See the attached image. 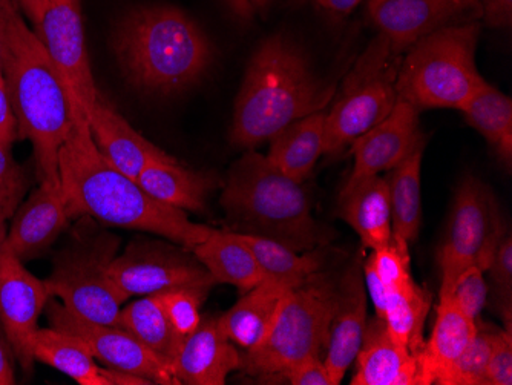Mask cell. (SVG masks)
Instances as JSON below:
<instances>
[{"label": "cell", "mask_w": 512, "mask_h": 385, "mask_svg": "<svg viewBox=\"0 0 512 385\" xmlns=\"http://www.w3.org/2000/svg\"><path fill=\"white\" fill-rule=\"evenodd\" d=\"M493 281L497 307L505 320L506 330H511L512 297V237L506 232L494 254L490 267L486 270Z\"/></svg>", "instance_id": "74e56055"}, {"label": "cell", "mask_w": 512, "mask_h": 385, "mask_svg": "<svg viewBox=\"0 0 512 385\" xmlns=\"http://www.w3.org/2000/svg\"><path fill=\"white\" fill-rule=\"evenodd\" d=\"M486 385H512V333L496 329L486 369Z\"/></svg>", "instance_id": "f35d334b"}, {"label": "cell", "mask_w": 512, "mask_h": 385, "mask_svg": "<svg viewBox=\"0 0 512 385\" xmlns=\"http://www.w3.org/2000/svg\"><path fill=\"white\" fill-rule=\"evenodd\" d=\"M235 234L249 247L267 277L301 284L310 275L316 274L321 267V257L318 252H296L292 247L272 238L243 234V232H235Z\"/></svg>", "instance_id": "d6a6232c"}, {"label": "cell", "mask_w": 512, "mask_h": 385, "mask_svg": "<svg viewBox=\"0 0 512 385\" xmlns=\"http://www.w3.org/2000/svg\"><path fill=\"white\" fill-rule=\"evenodd\" d=\"M402 56L379 33L345 77L341 93L325 112L324 152L341 154L358 137L381 123L398 103L396 79Z\"/></svg>", "instance_id": "ba28073f"}, {"label": "cell", "mask_w": 512, "mask_h": 385, "mask_svg": "<svg viewBox=\"0 0 512 385\" xmlns=\"http://www.w3.org/2000/svg\"><path fill=\"white\" fill-rule=\"evenodd\" d=\"M488 298L485 272L479 267H468L456 278L448 292L439 295V300H448L465 313L471 320L477 321L480 313L485 309Z\"/></svg>", "instance_id": "d590c367"}, {"label": "cell", "mask_w": 512, "mask_h": 385, "mask_svg": "<svg viewBox=\"0 0 512 385\" xmlns=\"http://www.w3.org/2000/svg\"><path fill=\"white\" fill-rule=\"evenodd\" d=\"M59 177L73 218L88 215L112 228L160 235L186 251L215 232L192 223L186 212L155 200L112 166L92 140L85 109L79 105H73V123L59 151Z\"/></svg>", "instance_id": "6da1fadb"}, {"label": "cell", "mask_w": 512, "mask_h": 385, "mask_svg": "<svg viewBox=\"0 0 512 385\" xmlns=\"http://www.w3.org/2000/svg\"><path fill=\"white\" fill-rule=\"evenodd\" d=\"M191 252L215 283L230 284L241 293L266 280V272L235 232L215 229L214 234L192 247Z\"/></svg>", "instance_id": "4316f807"}, {"label": "cell", "mask_w": 512, "mask_h": 385, "mask_svg": "<svg viewBox=\"0 0 512 385\" xmlns=\"http://www.w3.org/2000/svg\"><path fill=\"white\" fill-rule=\"evenodd\" d=\"M34 359L59 370L80 385H149V379L122 370L103 369L79 336L39 329L34 336Z\"/></svg>", "instance_id": "44dd1931"}, {"label": "cell", "mask_w": 512, "mask_h": 385, "mask_svg": "<svg viewBox=\"0 0 512 385\" xmlns=\"http://www.w3.org/2000/svg\"><path fill=\"white\" fill-rule=\"evenodd\" d=\"M336 295L338 284L318 272L287 292L264 338L241 356L240 370L270 381L304 359L324 358Z\"/></svg>", "instance_id": "52a82bcc"}, {"label": "cell", "mask_w": 512, "mask_h": 385, "mask_svg": "<svg viewBox=\"0 0 512 385\" xmlns=\"http://www.w3.org/2000/svg\"><path fill=\"white\" fill-rule=\"evenodd\" d=\"M281 379L292 385H333L324 358H309L287 370Z\"/></svg>", "instance_id": "ab89813d"}, {"label": "cell", "mask_w": 512, "mask_h": 385, "mask_svg": "<svg viewBox=\"0 0 512 385\" xmlns=\"http://www.w3.org/2000/svg\"><path fill=\"white\" fill-rule=\"evenodd\" d=\"M505 224L490 186L474 175H465L454 194L447 234L439 249L440 293L448 292L468 267L488 270Z\"/></svg>", "instance_id": "30bf717a"}, {"label": "cell", "mask_w": 512, "mask_h": 385, "mask_svg": "<svg viewBox=\"0 0 512 385\" xmlns=\"http://www.w3.org/2000/svg\"><path fill=\"white\" fill-rule=\"evenodd\" d=\"M48 318L54 329L79 336L92 356L109 369L142 376L152 384H177L168 364L128 330L83 320L56 301H51L48 307Z\"/></svg>", "instance_id": "4fadbf2b"}, {"label": "cell", "mask_w": 512, "mask_h": 385, "mask_svg": "<svg viewBox=\"0 0 512 385\" xmlns=\"http://www.w3.org/2000/svg\"><path fill=\"white\" fill-rule=\"evenodd\" d=\"M211 289L207 286H181L158 292L163 309L181 338H188L200 326L203 318L200 309Z\"/></svg>", "instance_id": "e575fe53"}, {"label": "cell", "mask_w": 512, "mask_h": 385, "mask_svg": "<svg viewBox=\"0 0 512 385\" xmlns=\"http://www.w3.org/2000/svg\"><path fill=\"white\" fill-rule=\"evenodd\" d=\"M296 286L299 284L292 281L266 277L258 286L243 293L238 303L218 318V326L235 346L252 349L266 335L287 292Z\"/></svg>", "instance_id": "cb8c5ba5"}, {"label": "cell", "mask_w": 512, "mask_h": 385, "mask_svg": "<svg viewBox=\"0 0 512 385\" xmlns=\"http://www.w3.org/2000/svg\"><path fill=\"white\" fill-rule=\"evenodd\" d=\"M117 327L128 330L140 343L145 344L171 369L172 362L184 339L175 332L166 315L160 295H146L129 306L122 307Z\"/></svg>", "instance_id": "4dcf8cb0"}, {"label": "cell", "mask_w": 512, "mask_h": 385, "mask_svg": "<svg viewBox=\"0 0 512 385\" xmlns=\"http://www.w3.org/2000/svg\"><path fill=\"white\" fill-rule=\"evenodd\" d=\"M316 2H318L319 7L330 11V13L347 16L361 4L362 0H316Z\"/></svg>", "instance_id": "f6af8a7d"}, {"label": "cell", "mask_w": 512, "mask_h": 385, "mask_svg": "<svg viewBox=\"0 0 512 385\" xmlns=\"http://www.w3.org/2000/svg\"><path fill=\"white\" fill-rule=\"evenodd\" d=\"M338 214L371 251H378L393 240L388 181L381 175L367 178L355 188L341 192Z\"/></svg>", "instance_id": "d4e9b609"}, {"label": "cell", "mask_w": 512, "mask_h": 385, "mask_svg": "<svg viewBox=\"0 0 512 385\" xmlns=\"http://www.w3.org/2000/svg\"><path fill=\"white\" fill-rule=\"evenodd\" d=\"M476 332V321L460 312L451 301L439 300L433 332L417 356L419 385L437 384L440 376L470 346Z\"/></svg>", "instance_id": "484cf974"}, {"label": "cell", "mask_w": 512, "mask_h": 385, "mask_svg": "<svg viewBox=\"0 0 512 385\" xmlns=\"http://www.w3.org/2000/svg\"><path fill=\"white\" fill-rule=\"evenodd\" d=\"M5 237H7V231H5V224L0 223V247L4 244Z\"/></svg>", "instance_id": "681fc988"}, {"label": "cell", "mask_w": 512, "mask_h": 385, "mask_svg": "<svg viewBox=\"0 0 512 385\" xmlns=\"http://www.w3.org/2000/svg\"><path fill=\"white\" fill-rule=\"evenodd\" d=\"M480 17L486 27H511L512 0H480Z\"/></svg>", "instance_id": "b9f144b4"}, {"label": "cell", "mask_w": 512, "mask_h": 385, "mask_svg": "<svg viewBox=\"0 0 512 385\" xmlns=\"http://www.w3.org/2000/svg\"><path fill=\"white\" fill-rule=\"evenodd\" d=\"M126 79L151 94H174L195 85L212 63L211 40L188 14L171 5L137 8L112 39Z\"/></svg>", "instance_id": "277c9868"}, {"label": "cell", "mask_w": 512, "mask_h": 385, "mask_svg": "<svg viewBox=\"0 0 512 385\" xmlns=\"http://www.w3.org/2000/svg\"><path fill=\"white\" fill-rule=\"evenodd\" d=\"M241 355L223 330L218 318H201L200 326L181 343L171 372L177 384L224 385L227 376L240 370Z\"/></svg>", "instance_id": "ac0fdd59"}, {"label": "cell", "mask_w": 512, "mask_h": 385, "mask_svg": "<svg viewBox=\"0 0 512 385\" xmlns=\"http://www.w3.org/2000/svg\"><path fill=\"white\" fill-rule=\"evenodd\" d=\"M221 205L235 232L272 238L296 252L313 251L324 241L304 183L273 168L253 149L230 169Z\"/></svg>", "instance_id": "5b68a950"}, {"label": "cell", "mask_w": 512, "mask_h": 385, "mask_svg": "<svg viewBox=\"0 0 512 385\" xmlns=\"http://www.w3.org/2000/svg\"><path fill=\"white\" fill-rule=\"evenodd\" d=\"M482 25H450L413 43L399 65L398 99L419 109H462L485 85L476 66Z\"/></svg>", "instance_id": "8992f818"}, {"label": "cell", "mask_w": 512, "mask_h": 385, "mask_svg": "<svg viewBox=\"0 0 512 385\" xmlns=\"http://www.w3.org/2000/svg\"><path fill=\"white\" fill-rule=\"evenodd\" d=\"M424 149L405 158L401 165L391 169L388 175L390 194L391 234L394 243L408 249L419 237L422 223V157Z\"/></svg>", "instance_id": "f546056e"}, {"label": "cell", "mask_w": 512, "mask_h": 385, "mask_svg": "<svg viewBox=\"0 0 512 385\" xmlns=\"http://www.w3.org/2000/svg\"><path fill=\"white\" fill-rule=\"evenodd\" d=\"M14 384V372L4 346L0 344V385Z\"/></svg>", "instance_id": "bcb514c9"}, {"label": "cell", "mask_w": 512, "mask_h": 385, "mask_svg": "<svg viewBox=\"0 0 512 385\" xmlns=\"http://www.w3.org/2000/svg\"><path fill=\"white\" fill-rule=\"evenodd\" d=\"M86 119L103 157L132 180L151 163L174 158L135 131L102 96L97 97Z\"/></svg>", "instance_id": "ffe728a7"}, {"label": "cell", "mask_w": 512, "mask_h": 385, "mask_svg": "<svg viewBox=\"0 0 512 385\" xmlns=\"http://www.w3.org/2000/svg\"><path fill=\"white\" fill-rule=\"evenodd\" d=\"M4 79L19 139L33 145L37 180L60 186L59 151L73 123V105L50 54L20 13L8 31Z\"/></svg>", "instance_id": "3957f363"}, {"label": "cell", "mask_w": 512, "mask_h": 385, "mask_svg": "<svg viewBox=\"0 0 512 385\" xmlns=\"http://www.w3.org/2000/svg\"><path fill=\"white\" fill-rule=\"evenodd\" d=\"M368 324V293L358 264L338 284L335 312L324 362L333 385L341 384L355 362Z\"/></svg>", "instance_id": "d6986e66"}, {"label": "cell", "mask_w": 512, "mask_h": 385, "mask_svg": "<svg viewBox=\"0 0 512 385\" xmlns=\"http://www.w3.org/2000/svg\"><path fill=\"white\" fill-rule=\"evenodd\" d=\"M471 4L480 5V0H470Z\"/></svg>", "instance_id": "f907efd6"}, {"label": "cell", "mask_w": 512, "mask_h": 385, "mask_svg": "<svg viewBox=\"0 0 512 385\" xmlns=\"http://www.w3.org/2000/svg\"><path fill=\"white\" fill-rule=\"evenodd\" d=\"M419 112L410 103L398 100L381 123L352 143L355 163L341 192L355 188L367 178L390 172L417 149L425 148L427 137L421 131Z\"/></svg>", "instance_id": "9a60e30c"}, {"label": "cell", "mask_w": 512, "mask_h": 385, "mask_svg": "<svg viewBox=\"0 0 512 385\" xmlns=\"http://www.w3.org/2000/svg\"><path fill=\"white\" fill-rule=\"evenodd\" d=\"M460 111L468 125L485 137L503 165L512 163V100L486 82Z\"/></svg>", "instance_id": "1f68e13d"}, {"label": "cell", "mask_w": 512, "mask_h": 385, "mask_svg": "<svg viewBox=\"0 0 512 385\" xmlns=\"http://www.w3.org/2000/svg\"><path fill=\"white\" fill-rule=\"evenodd\" d=\"M333 97L335 86L313 73L295 43L281 34L269 37L247 66L230 139L240 148L255 149L296 120L324 111Z\"/></svg>", "instance_id": "7a4b0ae2"}, {"label": "cell", "mask_w": 512, "mask_h": 385, "mask_svg": "<svg viewBox=\"0 0 512 385\" xmlns=\"http://www.w3.org/2000/svg\"><path fill=\"white\" fill-rule=\"evenodd\" d=\"M19 11L16 0H0V76H4L5 45L11 22Z\"/></svg>", "instance_id": "7bdbcfd3"}, {"label": "cell", "mask_w": 512, "mask_h": 385, "mask_svg": "<svg viewBox=\"0 0 512 385\" xmlns=\"http://www.w3.org/2000/svg\"><path fill=\"white\" fill-rule=\"evenodd\" d=\"M376 2H379V0H368V5L376 4Z\"/></svg>", "instance_id": "816d5d0a"}, {"label": "cell", "mask_w": 512, "mask_h": 385, "mask_svg": "<svg viewBox=\"0 0 512 385\" xmlns=\"http://www.w3.org/2000/svg\"><path fill=\"white\" fill-rule=\"evenodd\" d=\"M71 218L62 188L39 183V188L14 214L13 226L0 252L20 261L31 260L57 240Z\"/></svg>", "instance_id": "e0dca14e"}, {"label": "cell", "mask_w": 512, "mask_h": 385, "mask_svg": "<svg viewBox=\"0 0 512 385\" xmlns=\"http://www.w3.org/2000/svg\"><path fill=\"white\" fill-rule=\"evenodd\" d=\"M33 31L62 76L71 105L82 106L88 114L100 94L86 48L82 0H48Z\"/></svg>", "instance_id": "8fae6325"}, {"label": "cell", "mask_w": 512, "mask_h": 385, "mask_svg": "<svg viewBox=\"0 0 512 385\" xmlns=\"http://www.w3.org/2000/svg\"><path fill=\"white\" fill-rule=\"evenodd\" d=\"M325 112L296 120L270 140V165L293 180L304 183L324 152Z\"/></svg>", "instance_id": "f1b7e54d"}, {"label": "cell", "mask_w": 512, "mask_h": 385, "mask_svg": "<svg viewBox=\"0 0 512 385\" xmlns=\"http://www.w3.org/2000/svg\"><path fill=\"white\" fill-rule=\"evenodd\" d=\"M352 384L419 385L417 356L390 335L378 316L368 320Z\"/></svg>", "instance_id": "7402d4cb"}, {"label": "cell", "mask_w": 512, "mask_h": 385, "mask_svg": "<svg viewBox=\"0 0 512 385\" xmlns=\"http://www.w3.org/2000/svg\"><path fill=\"white\" fill-rule=\"evenodd\" d=\"M368 10L398 54L440 28L480 19V5L470 0H379Z\"/></svg>", "instance_id": "2e32d148"}, {"label": "cell", "mask_w": 512, "mask_h": 385, "mask_svg": "<svg viewBox=\"0 0 512 385\" xmlns=\"http://www.w3.org/2000/svg\"><path fill=\"white\" fill-rule=\"evenodd\" d=\"M120 240L111 234L82 238L60 252L53 274L45 280L51 298L68 312L92 323L117 326L125 298L109 274Z\"/></svg>", "instance_id": "9c48e42d"}, {"label": "cell", "mask_w": 512, "mask_h": 385, "mask_svg": "<svg viewBox=\"0 0 512 385\" xmlns=\"http://www.w3.org/2000/svg\"><path fill=\"white\" fill-rule=\"evenodd\" d=\"M249 2L255 11H264L270 4V0H249Z\"/></svg>", "instance_id": "c3c4849f"}, {"label": "cell", "mask_w": 512, "mask_h": 385, "mask_svg": "<svg viewBox=\"0 0 512 385\" xmlns=\"http://www.w3.org/2000/svg\"><path fill=\"white\" fill-rule=\"evenodd\" d=\"M135 181L155 200L184 212L204 211L207 195L217 185L212 175L184 168L175 158L151 163Z\"/></svg>", "instance_id": "83f0119b"}, {"label": "cell", "mask_w": 512, "mask_h": 385, "mask_svg": "<svg viewBox=\"0 0 512 385\" xmlns=\"http://www.w3.org/2000/svg\"><path fill=\"white\" fill-rule=\"evenodd\" d=\"M232 11L237 13V16H240L241 19H250L255 13L253 10L252 4H250L249 0H224Z\"/></svg>", "instance_id": "7dc6e473"}, {"label": "cell", "mask_w": 512, "mask_h": 385, "mask_svg": "<svg viewBox=\"0 0 512 385\" xmlns=\"http://www.w3.org/2000/svg\"><path fill=\"white\" fill-rule=\"evenodd\" d=\"M375 306L376 316L384 321L398 343L419 356L424 347V327L431 306V292L413 277L390 287L365 286Z\"/></svg>", "instance_id": "603a6c76"}, {"label": "cell", "mask_w": 512, "mask_h": 385, "mask_svg": "<svg viewBox=\"0 0 512 385\" xmlns=\"http://www.w3.org/2000/svg\"><path fill=\"white\" fill-rule=\"evenodd\" d=\"M109 274L125 300L174 287L217 284L197 258L158 243H132L112 260Z\"/></svg>", "instance_id": "7c38bea8"}, {"label": "cell", "mask_w": 512, "mask_h": 385, "mask_svg": "<svg viewBox=\"0 0 512 385\" xmlns=\"http://www.w3.org/2000/svg\"><path fill=\"white\" fill-rule=\"evenodd\" d=\"M19 139L16 116L8 96L7 83L4 76H0V143L11 146Z\"/></svg>", "instance_id": "60d3db41"}, {"label": "cell", "mask_w": 512, "mask_h": 385, "mask_svg": "<svg viewBox=\"0 0 512 385\" xmlns=\"http://www.w3.org/2000/svg\"><path fill=\"white\" fill-rule=\"evenodd\" d=\"M50 292L45 281L34 277L23 261L0 252V323L23 370L34 366V336Z\"/></svg>", "instance_id": "5bb4252c"}, {"label": "cell", "mask_w": 512, "mask_h": 385, "mask_svg": "<svg viewBox=\"0 0 512 385\" xmlns=\"http://www.w3.org/2000/svg\"><path fill=\"white\" fill-rule=\"evenodd\" d=\"M496 327L477 326L470 346L457 358L453 366L440 376L437 385H486V369L490 361Z\"/></svg>", "instance_id": "836d02e7"}, {"label": "cell", "mask_w": 512, "mask_h": 385, "mask_svg": "<svg viewBox=\"0 0 512 385\" xmlns=\"http://www.w3.org/2000/svg\"><path fill=\"white\" fill-rule=\"evenodd\" d=\"M27 189V174L14 160L11 146L0 143V223L14 217Z\"/></svg>", "instance_id": "8d00e7d4"}, {"label": "cell", "mask_w": 512, "mask_h": 385, "mask_svg": "<svg viewBox=\"0 0 512 385\" xmlns=\"http://www.w3.org/2000/svg\"><path fill=\"white\" fill-rule=\"evenodd\" d=\"M16 2L19 5V10L27 16L33 28H36L40 24L43 14H45L48 0H16Z\"/></svg>", "instance_id": "ee69618b"}]
</instances>
